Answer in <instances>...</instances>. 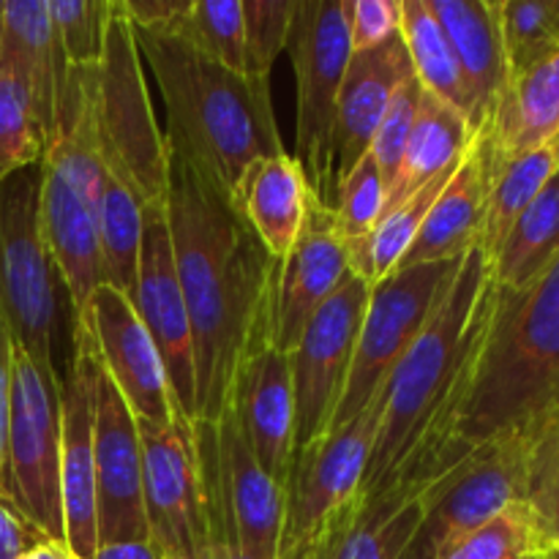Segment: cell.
Masks as SVG:
<instances>
[{
  "label": "cell",
  "mask_w": 559,
  "mask_h": 559,
  "mask_svg": "<svg viewBox=\"0 0 559 559\" xmlns=\"http://www.w3.org/2000/svg\"><path fill=\"white\" fill-rule=\"evenodd\" d=\"M371 284L358 273L314 311L289 353L295 399V456L328 435L331 420L342 402L358 344L360 322L369 304Z\"/></svg>",
  "instance_id": "12"
},
{
  "label": "cell",
  "mask_w": 559,
  "mask_h": 559,
  "mask_svg": "<svg viewBox=\"0 0 559 559\" xmlns=\"http://www.w3.org/2000/svg\"><path fill=\"white\" fill-rule=\"evenodd\" d=\"M491 276L500 289H527L559 262V175L513 222L491 257Z\"/></svg>",
  "instance_id": "28"
},
{
  "label": "cell",
  "mask_w": 559,
  "mask_h": 559,
  "mask_svg": "<svg viewBox=\"0 0 559 559\" xmlns=\"http://www.w3.org/2000/svg\"><path fill=\"white\" fill-rule=\"evenodd\" d=\"M278 559H314V551H311L309 540H304V544H295V546H287V549H282Z\"/></svg>",
  "instance_id": "47"
},
{
  "label": "cell",
  "mask_w": 559,
  "mask_h": 559,
  "mask_svg": "<svg viewBox=\"0 0 559 559\" xmlns=\"http://www.w3.org/2000/svg\"><path fill=\"white\" fill-rule=\"evenodd\" d=\"M559 173V136L513 158L497 173L491 180L489 205H486L484 233H480L478 246L484 254L495 257L500 243L506 240L508 229L513 227L519 216L535 202V197L557 178Z\"/></svg>",
  "instance_id": "32"
},
{
  "label": "cell",
  "mask_w": 559,
  "mask_h": 559,
  "mask_svg": "<svg viewBox=\"0 0 559 559\" xmlns=\"http://www.w3.org/2000/svg\"><path fill=\"white\" fill-rule=\"evenodd\" d=\"M473 140L475 131L469 120L424 91V102H420L413 134L404 147L399 178L388 194V205L404 200L413 191L424 189L426 183L459 167Z\"/></svg>",
  "instance_id": "27"
},
{
  "label": "cell",
  "mask_w": 559,
  "mask_h": 559,
  "mask_svg": "<svg viewBox=\"0 0 559 559\" xmlns=\"http://www.w3.org/2000/svg\"><path fill=\"white\" fill-rule=\"evenodd\" d=\"M495 175L497 169L495 162H491L489 142L478 131L467 156L462 158L453 178L448 180L442 194L437 197L418 238L409 246L399 267L426 265V262H453L462 260L469 249H475L480 233H484L486 205H489Z\"/></svg>",
  "instance_id": "22"
},
{
  "label": "cell",
  "mask_w": 559,
  "mask_h": 559,
  "mask_svg": "<svg viewBox=\"0 0 559 559\" xmlns=\"http://www.w3.org/2000/svg\"><path fill=\"white\" fill-rule=\"evenodd\" d=\"M96 136L104 173L129 186L145 216L167 213L169 147L147 96L131 22L115 0L107 49L96 74Z\"/></svg>",
  "instance_id": "5"
},
{
  "label": "cell",
  "mask_w": 559,
  "mask_h": 559,
  "mask_svg": "<svg viewBox=\"0 0 559 559\" xmlns=\"http://www.w3.org/2000/svg\"><path fill=\"white\" fill-rule=\"evenodd\" d=\"M407 559H435V551H431L426 544H420V540H415L413 549H409Z\"/></svg>",
  "instance_id": "49"
},
{
  "label": "cell",
  "mask_w": 559,
  "mask_h": 559,
  "mask_svg": "<svg viewBox=\"0 0 559 559\" xmlns=\"http://www.w3.org/2000/svg\"><path fill=\"white\" fill-rule=\"evenodd\" d=\"M311 197L314 191L298 158L278 153L249 164L229 197V205L249 224L260 243L276 260H284L304 229Z\"/></svg>",
  "instance_id": "25"
},
{
  "label": "cell",
  "mask_w": 559,
  "mask_h": 559,
  "mask_svg": "<svg viewBox=\"0 0 559 559\" xmlns=\"http://www.w3.org/2000/svg\"><path fill=\"white\" fill-rule=\"evenodd\" d=\"M426 519V500L404 502L393 511L325 527L309 540L314 559H407Z\"/></svg>",
  "instance_id": "29"
},
{
  "label": "cell",
  "mask_w": 559,
  "mask_h": 559,
  "mask_svg": "<svg viewBox=\"0 0 559 559\" xmlns=\"http://www.w3.org/2000/svg\"><path fill=\"white\" fill-rule=\"evenodd\" d=\"M402 36V0H353L349 41L353 52H369Z\"/></svg>",
  "instance_id": "42"
},
{
  "label": "cell",
  "mask_w": 559,
  "mask_h": 559,
  "mask_svg": "<svg viewBox=\"0 0 559 559\" xmlns=\"http://www.w3.org/2000/svg\"><path fill=\"white\" fill-rule=\"evenodd\" d=\"M3 11H5V0H0V38H3Z\"/></svg>",
  "instance_id": "51"
},
{
  "label": "cell",
  "mask_w": 559,
  "mask_h": 559,
  "mask_svg": "<svg viewBox=\"0 0 559 559\" xmlns=\"http://www.w3.org/2000/svg\"><path fill=\"white\" fill-rule=\"evenodd\" d=\"M559 418V262L527 289L495 293L456 445L473 451L502 435H538Z\"/></svg>",
  "instance_id": "3"
},
{
  "label": "cell",
  "mask_w": 559,
  "mask_h": 559,
  "mask_svg": "<svg viewBox=\"0 0 559 559\" xmlns=\"http://www.w3.org/2000/svg\"><path fill=\"white\" fill-rule=\"evenodd\" d=\"M402 41L407 47L415 80L429 96L448 104L473 126V107L464 85L462 69L453 55L445 31L431 14L426 0H402Z\"/></svg>",
  "instance_id": "30"
},
{
  "label": "cell",
  "mask_w": 559,
  "mask_h": 559,
  "mask_svg": "<svg viewBox=\"0 0 559 559\" xmlns=\"http://www.w3.org/2000/svg\"><path fill=\"white\" fill-rule=\"evenodd\" d=\"M20 559H82L66 540H41L38 546L27 549Z\"/></svg>",
  "instance_id": "46"
},
{
  "label": "cell",
  "mask_w": 559,
  "mask_h": 559,
  "mask_svg": "<svg viewBox=\"0 0 559 559\" xmlns=\"http://www.w3.org/2000/svg\"><path fill=\"white\" fill-rule=\"evenodd\" d=\"M167 227L194 333V420L218 424L229 413L243 364L273 342L282 260L260 243L227 197L173 151Z\"/></svg>",
  "instance_id": "1"
},
{
  "label": "cell",
  "mask_w": 559,
  "mask_h": 559,
  "mask_svg": "<svg viewBox=\"0 0 559 559\" xmlns=\"http://www.w3.org/2000/svg\"><path fill=\"white\" fill-rule=\"evenodd\" d=\"M462 260L399 267L382 282L371 284L347 385L328 431L342 429L374 402L448 295Z\"/></svg>",
  "instance_id": "9"
},
{
  "label": "cell",
  "mask_w": 559,
  "mask_h": 559,
  "mask_svg": "<svg viewBox=\"0 0 559 559\" xmlns=\"http://www.w3.org/2000/svg\"><path fill=\"white\" fill-rule=\"evenodd\" d=\"M131 304H134L145 331L151 333L158 355H162V364L167 369V380L180 415L194 424V333H191V317L189 309H186L178 271H175V251L173 238H169L167 213L145 216L140 271H136Z\"/></svg>",
  "instance_id": "17"
},
{
  "label": "cell",
  "mask_w": 559,
  "mask_h": 559,
  "mask_svg": "<svg viewBox=\"0 0 559 559\" xmlns=\"http://www.w3.org/2000/svg\"><path fill=\"white\" fill-rule=\"evenodd\" d=\"M115 0H49L55 36L69 69H96L104 60Z\"/></svg>",
  "instance_id": "37"
},
{
  "label": "cell",
  "mask_w": 559,
  "mask_h": 559,
  "mask_svg": "<svg viewBox=\"0 0 559 559\" xmlns=\"http://www.w3.org/2000/svg\"><path fill=\"white\" fill-rule=\"evenodd\" d=\"M382 413L385 388L358 418L328 431L295 456L287 480V527L282 549L314 540L358 497L380 435Z\"/></svg>",
  "instance_id": "13"
},
{
  "label": "cell",
  "mask_w": 559,
  "mask_h": 559,
  "mask_svg": "<svg viewBox=\"0 0 559 559\" xmlns=\"http://www.w3.org/2000/svg\"><path fill=\"white\" fill-rule=\"evenodd\" d=\"M194 437L222 544L254 559H278L287 527V489L260 467L233 413L218 424L194 420Z\"/></svg>",
  "instance_id": "10"
},
{
  "label": "cell",
  "mask_w": 559,
  "mask_h": 559,
  "mask_svg": "<svg viewBox=\"0 0 559 559\" xmlns=\"http://www.w3.org/2000/svg\"><path fill=\"white\" fill-rule=\"evenodd\" d=\"M530 559H546V557H544V555H533Z\"/></svg>",
  "instance_id": "52"
},
{
  "label": "cell",
  "mask_w": 559,
  "mask_h": 559,
  "mask_svg": "<svg viewBox=\"0 0 559 559\" xmlns=\"http://www.w3.org/2000/svg\"><path fill=\"white\" fill-rule=\"evenodd\" d=\"M349 3L353 0H298L289 27L287 52L298 82V162L311 191L331 205L336 197L333 175V115L338 87L353 58L349 41Z\"/></svg>",
  "instance_id": "8"
},
{
  "label": "cell",
  "mask_w": 559,
  "mask_h": 559,
  "mask_svg": "<svg viewBox=\"0 0 559 559\" xmlns=\"http://www.w3.org/2000/svg\"><path fill=\"white\" fill-rule=\"evenodd\" d=\"M349 273L353 262L336 227L333 205L314 194L293 251L278 262L273 344L282 353H293L314 311L347 282Z\"/></svg>",
  "instance_id": "18"
},
{
  "label": "cell",
  "mask_w": 559,
  "mask_h": 559,
  "mask_svg": "<svg viewBox=\"0 0 559 559\" xmlns=\"http://www.w3.org/2000/svg\"><path fill=\"white\" fill-rule=\"evenodd\" d=\"M426 3L456 55L473 107V131L478 134L491 123L511 82L500 27V0H426Z\"/></svg>",
  "instance_id": "23"
},
{
  "label": "cell",
  "mask_w": 559,
  "mask_h": 559,
  "mask_svg": "<svg viewBox=\"0 0 559 559\" xmlns=\"http://www.w3.org/2000/svg\"><path fill=\"white\" fill-rule=\"evenodd\" d=\"M140 426L142 500L151 540L167 559H202L216 549H233L218 538L211 497L202 473L194 424Z\"/></svg>",
  "instance_id": "11"
},
{
  "label": "cell",
  "mask_w": 559,
  "mask_h": 559,
  "mask_svg": "<svg viewBox=\"0 0 559 559\" xmlns=\"http://www.w3.org/2000/svg\"><path fill=\"white\" fill-rule=\"evenodd\" d=\"M544 555L538 524L527 502H513L473 533L435 551V559H530Z\"/></svg>",
  "instance_id": "34"
},
{
  "label": "cell",
  "mask_w": 559,
  "mask_h": 559,
  "mask_svg": "<svg viewBox=\"0 0 559 559\" xmlns=\"http://www.w3.org/2000/svg\"><path fill=\"white\" fill-rule=\"evenodd\" d=\"M216 63L246 76L243 0H189L169 31Z\"/></svg>",
  "instance_id": "33"
},
{
  "label": "cell",
  "mask_w": 559,
  "mask_h": 559,
  "mask_svg": "<svg viewBox=\"0 0 559 559\" xmlns=\"http://www.w3.org/2000/svg\"><path fill=\"white\" fill-rule=\"evenodd\" d=\"M98 254H102V284L118 293H134L140 271L142 235H145V207L129 186L104 173L98 194Z\"/></svg>",
  "instance_id": "31"
},
{
  "label": "cell",
  "mask_w": 559,
  "mask_h": 559,
  "mask_svg": "<svg viewBox=\"0 0 559 559\" xmlns=\"http://www.w3.org/2000/svg\"><path fill=\"white\" fill-rule=\"evenodd\" d=\"M93 559H167L158 551L151 538L145 540H120V544L98 546Z\"/></svg>",
  "instance_id": "45"
},
{
  "label": "cell",
  "mask_w": 559,
  "mask_h": 559,
  "mask_svg": "<svg viewBox=\"0 0 559 559\" xmlns=\"http://www.w3.org/2000/svg\"><path fill=\"white\" fill-rule=\"evenodd\" d=\"M74 333H91L104 371L136 420L153 426L186 420L175 404L162 355L129 295L118 293L109 284H98L87 306L85 328Z\"/></svg>",
  "instance_id": "16"
},
{
  "label": "cell",
  "mask_w": 559,
  "mask_h": 559,
  "mask_svg": "<svg viewBox=\"0 0 559 559\" xmlns=\"http://www.w3.org/2000/svg\"><path fill=\"white\" fill-rule=\"evenodd\" d=\"M134 36L167 107L169 151L211 189L229 200L249 164L287 153L271 87L229 71L175 33L134 31Z\"/></svg>",
  "instance_id": "2"
},
{
  "label": "cell",
  "mask_w": 559,
  "mask_h": 559,
  "mask_svg": "<svg viewBox=\"0 0 559 559\" xmlns=\"http://www.w3.org/2000/svg\"><path fill=\"white\" fill-rule=\"evenodd\" d=\"M500 173L508 162L559 136V49L508 82L495 118L480 129ZM497 178V175H495Z\"/></svg>",
  "instance_id": "26"
},
{
  "label": "cell",
  "mask_w": 559,
  "mask_h": 559,
  "mask_svg": "<svg viewBox=\"0 0 559 559\" xmlns=\"http://www.w3.org/2000/svg\"><path fill=\"white\" fill-rule=\"evenodd\" d=\"M298 0H243L246 76L254 85L271 87V71L287 49L289 27Z\"/></svg>",
  "instance_id": "39"
},
{
  "label": "cell",
  "mask_w": 559,
  "mask_h": 559,
  "mask_svg": "<svg viewBox=\"0 0 559 559\" xmlns=\"http://www.w3.org/2000/svg\"><path fill=\"white\" fill-rule=\"evenodd\" d=\"M41 167L0 180V311L14 347L44 371L55 369L63 278L41 229Z\"/></svg>",
  "instance_id": "6"
},
{
  "label": "cell",
  "mask_w": 559,
  "mask_h": 559,
  "mask_svg": "<svg viewBox=\"0 0 559 559\" xmlns=\"http://www.w3.org/2000/svg\"><path fill=\"white\" fill-rule=\"evenodd\" d=\"M524 502L538 524L544 551L559 546V418L535 435Z\"/></svg>",
  "instance_id": "40"
},
{
  "label": "cell",
  "mask_w": 559,
  "mask_h": 559,
  "mask_svg": "<svg viewBox=\"0 0 559 559\" xmlns=\"http://www.w3.org/2000/svg\"><path fill=\"white\" fill-rule=\"evenodd\" d=\"M60 497L66 544L82 559H93L98 549L93 385L82 336H74L69 371L60 377Z\"/></svg>",
  "instance_id": "19"
},
{
  "label": "cell",
  "mask_w": 559,
  "mask_h": 559,
  "mask_svg": "<svg viewBox=\"0 0 559 559\" xmlns=\"http://www.w3.org/2000/svg\"><path fill=\"white\" fill-rule=\"evenodd\" d=\"M87 344L93 385V462H96L98 546L151 538L142 500V442L134 413L98 360L91 333H74Z\"/></svg>",
  "instance_id": "14"
},
{
  "label": "cell",
  "mask_w": 559,
  "mask_h": 559,
  "mask_svg": "<svg viewBox=\"0 0 559 559\" xmlns=\"http://www.w3.org/2000/svg\"><path fill=\"white\" fill-rule=\"evenodd\" d=\"M500 27L513 80L559 49V0H500Z\"/></svg>",
  "instance_id": "35"
},
{
  "label": "cell",
  "mask_w": 559,
  "mask_h": 559,
  "mask_svg": "<svg viewBox=\"0 0 559 559\" xmlns=\"http://www.w3.org/2000/svg\"><path fill=\"white\" fill-rule=\"evenodd\" d=\"M420 102H424V87H420V82L415 80L413 74L402 87H399L396 96L391 98V104H388L385 115H382L380 126H377L374 131V140H371L369 156L374 158L382 178H385L388 194H391L393 183H396L399 178L404 147H407L409 134H413Z\"/></svg>",
  "instance_id": "41"
},
{
  "label": "cell",
  "mask_w": 559,
  "mask_h": 559,
  "mask_svg": "<svg viewBox=\"0 0 559 559\" xmlns=\"http://www.w3.org/2000/svg\"><path fill=\"white\" fill-rule=\"evenodd\" d=\"M413 76L402 36L369 52H353L333 115V175L336 186L369 153L374 131L399 87Z\"/></svg>",
  "instance_id": "21"
},
{
  "label": "cell",
  "mask_w": 559,
  "mask_h": 559,
  "mask_svg": "<svg viewBox=\"0 0 559 559\" xmlns=\"http://www.w3.org/2000/svg\"><path fill=\"white\" fill-rule=\"evenodd\" d=\"M557 175H559V173H557Z\"/></svg>",
  "instance_id": "53"
},
{
  "label": "cell",
  "mask_w": 559,
  "mask_h": 559,
  "mask_svg": "<svg viewBox=\"0 0 559 559\" xmlns=\"http://www.w3.org/2000/svg\"><path fill=\"white\" fill-rule=\"evenodd\" d=\"M546 559H559V546H551V549L544 551Z\"/></svg>",
  "instance_id": "50"
},
{
  "label": "cell",
  "mask_w": 559,
  "mask_h": 559,
  "mask_svg": "<svg viewBox=\"0 0 559 559\" xmlns=\"http://www.w3.org/2000/svg\"><path fill=\"white\" fill-rule=\"evenodd\" d=\"M44 538L3 495H0V559H20Z\"/></svg>",
  "instance_id": "43"
},
{
  "label": "cell",
  "mask_w": 559,
  "mask_h": 559,
  "mask_svg": "<svg viewBox=\"0 0 559 559\" xmlns=\"http://www.w3.org/2000/svg\"><path fill=\"white\" fill-rule=\"evenodd\" d=\"M96 69H71L58 123L41 158V229L66 295L74 331H82L87 306L102 284L98 254V194L104 164L96 136Z\"/></svg>",
  "instance_id": "4"
},
{
  "label": "cell",
  "mask_w": 559,
  "mask_h": 559,
  "mask_svg": "<svg viewBox=\"0 0 559 559\" xmlns=\"http://www.w3.org/2000/svg\"><path fill=\"white\" fill-rule=\"evenodd\" d=\"M0 495L49 540H66L60 497V374L14 347Z\"/></svg>",
  "instance_id": "7"
},
{
  "label": "cell",
  "mask_w": 559,
  "mask_h": 559,
  "mask_svg": "<svg viewBox=\"0 0 559 559\" xmlns=\"http://www.w3.org/2000/svg\"><path fill=\"white\" fill-rule=\"evenodd\" d=\"M388 205V186L382 178L380 167L374 158L366 153L336 186V205H333V216H336V227L342 233L344 243L353 246L360 243L377 222L382 218Z\"/></svg>",
  "instance_id": "38"
},
{
  "label": "cell",
  "mask_w": 559,
  "mask_h": 559,
  "mask_svg": "<svg viewBox=\"0 0 559 559\" xmlns=\"http://www.w3.org/2000/svg\"><path fill=\"white\" fill-rule=\"evenodd\" d=\"M202 559H254V557L240 555L238 549H216V551H211V555H205Z\"/></svg>",
  "instance_id": "48"
},
{
  "label": "cell",
  "mask_w": 559,
  "mask_h": 559,
  "mask_svg": "<svg viewBox=\"0 0 559 559\" xmlns=\"http://www.w3.org/2000/svg\"><path fill=\"white\" fill-rule=\"evenodd\" d=\"M11 366H14V338L0 311V469H3L5 429H9V404H11Z\"/></svg>",
  "instance_id": "44"
},
{
  "label": "cell",
  "mask_w": 559,
  "mask_h": 559,
  "mask_svg": "<svg viewBox=\"0 0 559 559\" xmlns=\"http://www.w3.org/2000/svg\"><path fill=\"white\" fill-rule=\"evenodd\" d=\"M533 435H502L480 442L424 497L426 519L418 540L437 551L473 533L527 497Z\"/></svg>",
  "instance_id": "15"
},
{
  "label": "cell",
  "mask_w": 559,
  "mask_h": 559,
  "mask_svg": "<svg viewBox=\"0 0 559 559\" xmlns=\"http://www.w3.org/2000/svg\"><path fill=\"white\" fill-rule=\"evenodd\" d=\"M47 151V136L36 118L25 87L0 69V180L27 167H38Z\"/></svg>",
  "instance_id": "36"
},
{
  "label": "cell",
  "mask_w": 559,
  "mask_h": 559,
  "mask_svg": "<svg viewBox=\"0 0 559 559\" xmlns=\"http://www.w3.org/2000/svg\"><path fill=\"white\" fill-rule=\"evenodd\" d=\"M229 413L260 467L287 489L295 462V399L289 355L262 344L240 369Z\"/></svg>",
  "instance_id": "20"
},
{
  "label": "cell",
  "mask_w": 559,
  "mask_h": 559,
  "mask_svg": "<svg viewBox=\"0 0 559 559\" xmlns=\"http://www.w3.org/2000/svg\"><path fill=\"white\" fill-rule=\"evenodd\" d=\"M0 69L25 87L49 142L71 71L55 36L49 0H5Z\"/></svg>",
  "instance_id": "24"
}]
</instances>
